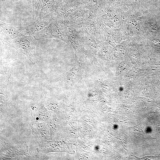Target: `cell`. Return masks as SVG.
<instances>
[{"label": "cell", "mask_w": 160, "mask_h": 160, "mask_svg": "<svg viewBox=\"0 0 160 160\" xmlns=\"http://www.w3.org/2000/svg\"><path fill=\"white\" fill-rule=\"evenodd\" d=\"M37 40L33 36H23L4 43L20 51L26 55L33 63H35Z\"/></svg>", "instance_id": "6da1fadb"}, {"label": "cell", "mask_w": 160, "mask_h": 160, "mask_svg": "<svg viewBox=\"0 0 160 160\" xmlns=\"http://www.w3.org/2000/svg\"><path fill=\"white\" fill-rule=\"evenodd\" d=\"M50 16L39 19L27 27L18 28V30L24 36H34L43 30L50 23Z\"/></svg>", "instance_id": "7a4b0ae2"}, {"label": "cell", "mask_w": 160, "mask_h": 160, "mask_svg": "<svg viewBox=\"0 0 160 160\" xmlns=\"http://www.w3.org/2000/svg\"><path fill=\"white\" fill-rule=\"evenodd\" d=\"M1 36L3 43L23 36L16 28L12 25L1 21Z\"/></svg>", "instance_id": "3957f363"}]
</instances>
